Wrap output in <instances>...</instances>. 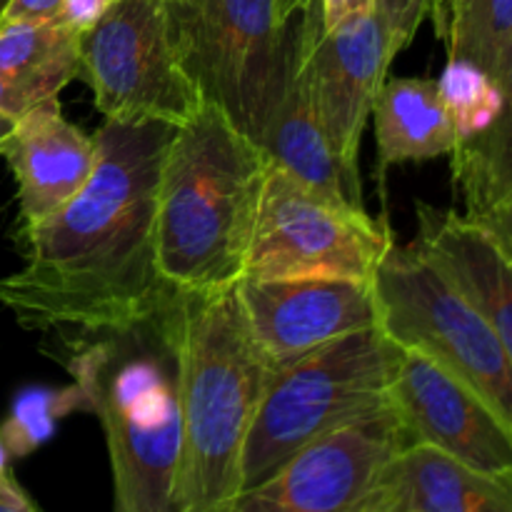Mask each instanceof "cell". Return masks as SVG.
<instances>
[{
  "label": "cell",
  "mask_w": 512,
  "mask_h": 512,
  "mask_svg": "<svg viewBox=\"0 0 512 512\" xmlns=\"http://www.w3.org/2000/svg\"><path fill=\"white\" fill-rule=\"evenodd\" d=\"M175 128L105 120L85 188L58 213L20 225L23 268L0 278V305L38 333H98L150 313L168 283L155 265L160 165Z\"/></svg>",
  "instance_id": "cell-1"
},
{
  "label": "cell",
  "mask_w": 512,
  "mask_h": 512,
  "mask_svg": "<svg viewBox=\"0 0 512 512\" xmlns=\"http://www.w3.org/2000/svg\"><path fill=\"white\" fill-rule=\"evenodd\" d=\"M185 305L170 290L150 313L55 353L103 428L113 512H180Z\"/></svg>",
  "instance_id": "cell-2"
},
{
  "label": "cell",
  "mask_w": 512,
  "mask_h": 512,
  "mask_svg": "<svg viewBox=\"0 0 512 512\" xmlns=\"http://www.w3.org/2000/svg\"><path fill=\"white\" fill-rule=\"evenodd\" d=\"M268 165L213 103L175 128L155 203V265L170 288L213 295L243 280Z\"/></svg>",
  "instance_id": "cell-3"
},
{
  "label": "cell",
  "mask_w": 512,
  "mask_h": 512,
  "mask_svg": "<svg viewBox=\"0 0 512 512\" xmlns=\"http://www.w3.org/2000/svg\"><path fill=\"white\" fill-rule=\"evenodd\" d=\"M275 368L255 340L235 288L188 295L180 512H220L240 490L245 440Z\"/></svg>",
  "instance_id": "cell-4"
},
{
  "label": "cell",
  "mask_w": 512,
  "mask_h": 512,
  "mask_svg": "<svg viewBox=\"0 0 512 512\" xmlns=\"http://www.w3.org/2000/svg\"><path fill=\"white\" fill-rule=\"evenodd\" d=\"M398 355L400 345L378 325L278 365L248 430L240 490L268 478L320 435L385 408Z\"/></svg>",
  "instance_id": "cell-5"
},
{
  "label": "cell",
  "mask_w": 512,
  "mask_h": 512,
  "mask_svg": "<svg viewBox=\"0 0 512 512\" xmlns=\"http://www.w3.org/2000/svg\"><path fill=\"white\" fill-rule=\"evenodd\" d=\"M185 70L205 103L260 145L285 83L293 20L275 0H165Z\"/></svg>",
  "instance_id": "cell-6"
},
{
  "label": "cell",
  "mask_w": 512,
  "mask_h": 512,
  "mask_svg": "<svg viewBox=\"0 0 512 512\" xmlns=\"http://www.w3.org/2000/svg\"><path fill=\"white\" fill-rule=\"evenodd\" d=\"M380 328L478 390L512 425V363L488 320L418 243H393L373 278Z\"/></svg>",
  "instance_id": "cell-7"
},
{
  "label": "cell",
  "mask_w": 512,
  "mask_h": 512,
  "mask_svg": "<svg viewBox=\"0 0 512 512\" xmlns=\"http://www.w3.org/2000/svg\"><path fill=\"white\" fill-rule=\"evenodd\" d=\"M78 78L118 123L183 128L205 103L175 48L165 0H110L80 33Z\"/></svg>",
  "instance_id": "cell-8"
},
{
  "label": "cell",
  "mask_w": 512,
  "mask_h": 512,
  "mask_svg": "<svg viewBox=\"0 0 512 512\" xmlns=\"http://www.w3.org/2000/svg\"><path fill=\"white\" fill-rule=\"evenodd\" d=\"M395 243L388 220L320 198L270 163L243 278H343L373 283Z\"/></svg>",
  "instance_id": "cell-9"
},
{
  "label": "cell",
  "mask_w": 512,
  "mask_h": 512,
  "mask_svg": "<svg viewBox=\"0 0 512 512\" xmlns=\"http://www.w3.org/2000/svg\"><path fill=\"white\" fill-rule=\"evenodd\" d=\"M410 443L388 403L320 435L220 512H363L383 470Z\"/></svg>",
  "instance_id": "cell-10"
},
{
  "label": "cell",
  "mask_w": 512,
  "mask_h": 512,
  "mask_svg": "<svg viewBox=\"0 0 512 512\" xmlns=\"http://www.w3.org/2000/svg\"><path fill=\"white\" fill-rule=\"evenodd\" d=\"M390 403L413 443L433 445L480 473L512 478V425L430 355L400 345Z\"/></svg>",
  "instance_id": "cell-11"
},
{
  "label": "cell",
  "mask_w": 512,
  "mask_h": 512,
  "mask_svg": "<svg viewBox=\"0 0 512 512\" xmlns=\"http://www.w3.org/2000/svg\"><path fill=\"white\" fill-rule=\"evenodd\" d=\"M298 18L315 113L335 158L360 180L358 153L365 120L395 58L388 35L378 13L323 30L318 0Z\"/></svg>",
  "instance_id": "cell-12"
},
{
  "label": "cell",
  "mask_w": 512,
  "mask_h": 512,
  "mask_svg": "<svg viewBox=\"0 0 512 512\" xmlns=\"http://www.w3.org/2000/svg\"><path fill=\"white\" fill-rule=\"evenodd\" d=\"M235 293L255 340L275 365L380 325L375 285L365 280L243 278Z\"/></svg>",
  "instance_id": "cell-13"
},
{
  "label": "cell",
  "mask_w": 512,
  "mask_h": 512,
  "mask_svg": "<svg viewBox=\"0 0 512 512\" xmlns=\"http://www.w3.org/2000/svg\"><path fill=\"white\" fill-rule=\"evenodd\" d=\"M0 155L18 185L20 223L33 225L58 213L85 188L98 160V143L95 135L70 123L53 98L15 120Z\"/></svg>",
  "instance_id": "cell-14"
},
{
  "label": "cell",
  "mask_w": 512,
  "mask_h": 512,
  "mask_svg": "<svg viewBox=\"0 0 512 512\" xmlns=\"http://www.w3.org/2000/svg\"><path fill=\"white\" fill-rule=\"evenodd\" d=\"M260 148L265 150L270 163L283 168L320 198L348 208H365L360 180L353 178L335 158L315 113L300 23L293 25L283 93L270 115Z\"/></svg>",
  "instance_id": "cell-15"
},
{
  "label": "cell",
  "mask_w": 512,
  "mask_h": 512,
  "mask_svg": "<svg viewBox=\"0 0 512 512\" xmlns=\"http://www.w3.org/2000/svg\"><path fill=\"white\" fill-rule=\"evenodd\" d=\"M415 210V243L480 310L512 363V260L465 215L428 203H418Z\"/></svg>",
  "instance_id": "cell-16"
},
{
  "label": "cell",
  "mask_w": 512,
  "mask_h": 512,
  "mask_svg": "<svg viewBox=\"0 0 512 512\" xmlns=\"http://www.w3.org/2000/svg\"><path fill=\"white\" fill-rule=\"evenodd\" d=\"M373 503L395 512H512V478L480 473L433 445L410 443L383 470Z\"/></svg>",
  "instance_id": "cell-17"
},
{
  "label": "cell",
  "mask_w": 512,
  "mask_h": 512,
  "mask_svg": "<svg viewBox=\"0 0 512 512\" xmlns=\"http://www.w3.org/2000/svg\"><path fill=\"white\" fill-rule=\"evenodd\" d=\"M370 115L375 118L380 180L395 165L453 155L460 143L435 78L385 80Z\"/></svg>",
  "instance_id": "cell-18"
},
{
  "label": "cell",
  "mask_w": 512,
  "mask_h": 512,
  "mask_svg": "<svg viewBox=\"0 0 512 512\" xmlns=\"http://www.w3.org/2000/svg\"><path fill=\"white\" fill-rule=\"evenodd\" d=\"M78 30L58 20L0 23V75L33 110L78 78Z\"/></svg>",
  "instance_id": "cell-19"
},
{
  "label": "cell",
  "mask_w": 512,
  "mask_h": 512,
  "mask_svg": "<svg viewBox=\"0 0 512 512\" xmlns=\"http://www.w3.org/2000/svg\"><path fill=\"white\" fill-rule=\"evenodd\" d=\"M503 105L493 123L453 150V180L465 218L480 220L512 200V45L498 75Z\"/></svg>",
  "instance_id": "cell-20"
},
{
  "label": "cell",
  "mask_w": 512,
  "mask_h": 512,
  "mask_svg": "<svg viewBox=\"0 0 512 512\" xmlns=\"http://www.w3.org/2000/svg\"><path fill=\"white\" fill-rule=\"evenodd\" d=\"M430 18L450 60H470L498 78L512 45V0H433Z\"/></svg>",
  "instance_id": "cell-21"
},
{
  "label": "cell",
  "mask_w": 512,
  "mask_h": 512,
  "mask_svg": "<svg viewBox=\"0 0 512 512\" xmlns=\"http://www.w3.org/2000/svg\"><path fill=\"white\" fill-rule=\"evenodd\" d=\"M70 413H85V400L73 383L65 388L33 385L18 393L10 415L0 425V438L10 458H28L55 435L60 420Z\"/></svg>",
  "instance_id": "cell-22"
},
{
  "label": "cell",
  "mask_w": 512,
  "mask_h": 512,
  "mask_svg": "<svg viewBox=\"0 0 512 512\" xmlns=\"http://www.w3.org/2000/svg\"><path fill=\"white\" fill-rule=\"evenodd\" d=\"M438 90L460 143L483 133L503 105L498 78L470 60L448 58L443 75L438 78Z\"/></svg>",
  "instance_id": "cell-23"
},
{
  "label": "cell",
  "mask_w": 512,
  "mask_h": 512,
  "mask_svg": "<svg viewBox=\"0 0 512 512\" xmlns=\"http://www.w3.org/2000/svg\"><path fill=\"white\" fill-rule=\"evenodd\" d=\"M430 5L433 0H378L375 3V13L383 23L393 55L403 53L413 43L423 20L430 15Z\"/></svg>",
  "instance_id": "cell-24"
},
{
  "label": "cell",
  "mask_w": 512,
  "mask_h": 512,
  "mask_svg": "<svg viewBox=\"0 0 512 512\" xmlns=\"http://www.w3.org/2000/svg\"><path fill=\"white\" fill-rule=\"evenodd\" d=\"M375 3L378 0H318L320 25H323V30L338 28L348 20L375 13Z\"/></svg>",
  "instance_id": "cell-25"
},
{
  "label": "cell",
  "mask_w": 512,
  "mask_h": 512,
  "mask_svg": "<svg viewBox=\"0 0 512 512\" xmlns=\"http://www.w3.org/2000/svg\"><path fill=\"white\" fill-rule=\"evenodd\" d=\"M108 3L110 0H63L55 20L83 33V30H88L103 15Z\"/></svg>",
  "instance_id": "cell-26"
},
{
  "label": "cell",
  "mask_w": 512,
  "mask_h": 512,
  "mask_svg": "<svg viewBox=\"0 0 512 512\" xmlns=\"http://www.w3.org/2000/svg\"><path fill=\"white\" fill-rule=\"evenodd\" d=\"M63 0H8L0 13V23L13 20H55Z\"/></svg>",
  "instance_id": "cell-27"
},
{
  "label": "cell",
  "mask_w": 512,
  "mask_h": 512,
  "mask_svg": "<svg viewBox=\"0 0 512 512\" xmlns=\"http://www.w3.org/2000/svg\"><path fill=\"white\" fill-rule=\"evenodd\" d=\"M473 223H478L493 238V243L512 260V200L500 205L498 210L488 213L485 218L473 220Z\"/></svg>",
  "instance_id": "cell-28"
},
{
  "label": "cell",
  "mask_w": 512,
  "mask_h": 512,
  "mask_svg": "<svg viewBox=\"0 0 512 512\" xmlns=\"http://www.w3.org/2000/svg\"><path fill=\"white\" fill-rule=\"evenodd\" d=\"M0 512H40L38 505L20 490H0Z\"/></svg>",
  "instance_id": "cell-29"
},
{
  "label": "cell",
  "mask_w": 512,
  "mask_h": 512,
  "mask_svg": "<svg viewBox=\"0 0 512 512\" xmlns=\"http://www.w3.org/2000/svg\"><path fill=\"white\" fill-rule=\"evenodd\" d=\"M313 3L315 0H275V10H278L280 23L288 25L295 15H303Z\"/></svg>",
  "instance_id": "cell-30"
},
{
  "label": "cell",
  "mask_w": 512,
  "mask_h": 512,
  "mask_svg": "<svg viewBox=\"0 0 512 512\" xmlns=\"http://www.w3.org/2000/svg\"><path fill=\"white\" fill-rule=\"evenodd\" d=\"M0 490H20L18 480L13 478V470H10V455L5 450L3 438H0Z\"/></svg>",
  "instance_id": "cell-31"
},
{
  "label": "cell",
  "mask_w": 512,
  "mask_h": 512,
  "mask_svg": "<svg viewBox=\"0 0 512 512\" xmlns=\"http://www.w3.org/2000/svg\"><path fill=\"white\" fill-rule=\"evenodd\" d=\"M13 125H15V120H8V118H3V115H0V150H3V145H5V140H8Z\"/></svg>",
  "instance_id": "cell-32"
},
{
  "label": "cell",
  "mask_w": 512,
  "mask_h": 512,
  "mask_svg": "<svg viewBox=\"0 0 512 512\" xmlns=\"http://www.w3.org/2000/svg\"><path fill=\"white\" fill-rule=\"evenodd\" d=\"M363 512H395V510H390V508H383V505H375L373 500H370V505H368V508H365Z\"/></svg>",
  "instance_id": "cell-33"
},
{
  "label": "cell",
  "mask_w": 512,
  "mask_h": 512,
  "mask_svg": "<svg viewBox=\"0 0 512 512\" xmlns=\"http://www.w3.org/2000/svg\"><path fill=\"white\" fill-rule=\"evenodd\" d=\"M8 5V0H0V13H3V8Z\"/></svg>",
  "instance_id": "cell-34"
},
{
  "label": "cell",
  "mask_w": 512,
  "mask_h": 512,
  "mask_svg": "<svg viewBox=\"0 0 512 512\" xmlns=\"http://www.w3.org/2000/svg\"><path fill=\"white\" fill-rule=\"evenodd\" d=\"M430 8H433V5H430Z\"/></svg>",
  "instance_id": "cell-35"
}]
</instances>
